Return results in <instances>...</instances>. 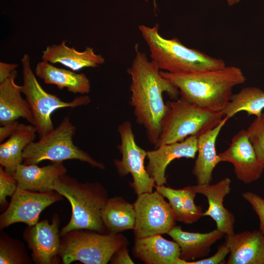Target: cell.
<instances>
[{
    "label": "cell",
    "mask_w": 264,
    "mask_h": 264,
    "mask_svg": "<svg viewBox=\"0 0 264 264\" xmlns=\"http://www.w3.org/2000/svg\"><path fill=\"white\" fill-rule=\"evenodd\" d=\"M35 74L46 84L54 85L59 89L64 88L74 94L88 93L90 83L84 73L59 68L44 61L39 62L35 69Z\"/></svg>",
    "instance_id": "obj_23"
},
{
    "label": "cell",
    "mask_w": 264,
    "mask_h": 264,
    "mask_svg": "<svg viewBox=\"0 0 264 264\" xmlns=\"http://www.w3.org/2000/svg\"><path fill=\"white\" fill-rule=\"evenodd\" d=\"M32 259L28 256L24 243L1 232L0 235V264H30Z\"/></svg>",
    "instance_id": "obj_28"
},
{
    "label": "cell",
    "mask_w": 264,
    "mask_h": 264,
    "mask_svg": "<svg viewBox=\"0 0 264 264\" xmlns=\"http://www.w3.org/2000/svg\"><path fill=\"white\" fill-rule=\"evenodd\" d=\"M179 90L181 98L215 111H222L231 100L233 88L245 81L242 70L235 66L189 73L160 71Z\"/></svg>",
    "instance_id": "obj_2"
},
{
    "label": "cell",
    "mask_w": 264,
    "mask_h": 264,
    "mask_svg": "<svg viewBox=\"0 0 264 264\" xmlns=\"http://www.w3.org/2000/svg\"><path fill=\"white\" fill-rule=\"evenodd\" d=\"M17 71L0 83V124L1 126L12 123L20 118L26 119L34 126V116L30 105L21 95V86L16 84Z\"/></svg>",
    "instance_id": "obj_18"
},
{
    "label": "cell",
    "mask_w": 264,
    "mask_h": 264,
    "mask_svg": "<svg viewBox=\"0 0 264 264\" xmlns=\"http://www.w3.org/2000/svg\"><path fill=\"white\" fill-rule=\"evenodd\" d=\"M35 126L20 123L17 129L4 142L0 145V164L13 176L18 165L23 162L24 148L36 137Z\"/></svg>",
    "instance_id": "obj_24"
},
{
    "label": "cell",
    "mask_w": 264,
    "mask_h": 264,
    "mask_svg": "<svg viewBox=\"0 0 264 264\" xmlns=\"http://www.w3.org/2000/svg\"><path fill=\"white\" fill-rule=\"evenodd\" d=\"M264 109V91L257 87H245L233 94L230 101L222 111L229 119L237 113L244 111L248 116H256Z\"/></svg>",
    "instance_id": "obj_27"
},
{
    "label": "cell",
    "mask_w": 264,
    "mask_h": 264,
    "mask_svg": "<svg viewBox=\"0 0 264 264\" xmlns=\"http://www.w3.org/2000/svg\"><path fill=\"white\" fill-rule=\"evenodd\" d=\"M246 131L259 160L264 165V112L256 116Z\"/></svg>",
    "instance_id": "obj_29"
},
{
    "label": "cell",
    "mask_w": 264,
    "mask_h": 264,
    "mask_svg": "<svg viewBox=\"0 0 264 264\" xmlns=\"http://www.w3.org/2000/svg\"><path fill=\"white\" fill-rule=\"evenodd\" d=\"M17 120L10 123L1 126L0 128V142L1 143L9 137L17 129L19 125Z\"/></svg>",
    "instance_id": "obj_34"
},
{
    "label": "cell",
    "mask_w": 264,
    "mask_h": 264,
    "mask_svg": "<svg viewBox=\"0 0 264 264\" xmlns=\"http://www.w3.org/2000/svg\"><path fill=\"white\" fill-rule=\"evenodd\" d=\"M133 256L147 264H177L180 248L176 242L165 239L161 235L135 238Z\"/></svg>",
    "instance_id": "obj_19"
},
{
    "label": "cell",
    "mask_w": 264,
    "mask_h": 264,
    "mask_svg": "<svg viewBox=\"0 0 264 264\" xmlns=\"http://www.w3.org/2000/svg\"><path fill=\"white\" fill-rule=\"evenodd\" d=\"M59 256L63 264H106L128 240L121 234H102L88 229L71 230L61 236Z\"/></svg>",
    "instance_id": "obj_6"
},
{
    "label": "cell",
    "mask_w": 264,
    "mask_h": 264,
    "mask_svg": "<svg viewBox=\"0 0 264 264\" xmlns=\"http://www.w3.org/2000/svg\"><path fill=\"white\" fill-rule=\"evenodd\" d=\"M164 197L157 191L137 195L133 203L135 212V238L167 234L176 220Z\"/></svg>",
    "instance_id": "obj_10"
},
{
    "label": "cell",
    "mask_w": 264,
    "mask_h": 264,
    "mask_svg": "<svg viewBox=\"0 0 264 264\" xmlns=\"http://www.w3.org/2000/svg\"><path fill=\"white\" fill-rule=\"evenodd\" d=\"M197 140V136H190L182 141L162 144L154 150L147 151L146 171L156 185L167 183L166 169L173 160L182 157L195 158L198 151Z\"/></svg>",
    "instance_id": "obj_14"
},
{
    "label": "cell",
    "mask_w": 264,
    "mask_h": 264,
    "mask_svg": "<svg viewBox=\"0 0 264 264\" xmlns=\"http://www.w3.org/2000/svg\"><path fill=\"white\" fill-rule=\"evenodd\" d=\"M52 190L65 197L72 209L70 220L61 229L60 236L75 229L107 233L101 212L109 198L107 190L101 184L79 182L65 174L54 182Z\"/></svg>",
    "instance_id": "obj_3"
},
{
    "label": "cell",
    "mask_w": 264,
    "mask_h": 264,
    "mask_svg": "<svg viewBox=\"0 0 264 264\" xmlns=\"http://www.w3.org/2000/svg\"><path fill=\"white\" fill-rule=\"evenodd\" d=\"M21 63L23 80L21 90L30 105L39 138L47 134L54 129L51 115L55 110L86 106L90 102L88 95L76 97L71 101L66 102L47 92L39 84L31 68L28 55H23Z\"/></svg>",
    "instance_id": "obj_8"
},
{
    "label": "cell",
    "mask_w": 264,
    "mask_h": 264,
    "mask_svg": "<svg viewBox=\"0 0 264 264\" xmlns=\"http://www.w3.org/2000/svg\"><path fill=\"white\" fill-rule=\"evenodd\" d=\"M76 127L69 117L63 118L60 124L47 134L32 142L24 149L23 163L37 164L44 160L53 162L66 160H78L89 164L91 167L104 170L103 163L93 158L88 153L75 145L73 137Z\"/></svg>",
    "instance_id": "obj_7"
},
{
    "label": "cell",
    "mask_w": 264,
    "mask_h": 264,
    "mask_svg": "<svg viewBox=\"0 0 264 264\" xmlns=\"http://www.w3.org/2000/svg\"><path fill=\"white\" fill-rule=\"evenodd\" d=\"M117 130L121 139L117 149L122 154L121 160L114 161L118 174L122 176L131 175L133 181L130 185L137 195L152 192L155 183L145 167L147 151L137 144L129 121L119 125Z\"/></svg>",
    "instance_id": "obj_9"
},
{
    "label": "cell",
    "mask_w": 264,
    "mask_h": 264,
    "mask_svg": "<svg viewBox=\"0 0 264 264\" xmlns=\"http://www.w3.org/2000/svg\"><path fill=\"white\" fill-rule=\"evenodd\" d=\"M101 218L107 233L116 234L133 230L135 221L133 204L121 197L109 198L102 210Z\"/></svg>",
    "instance_id": "obj_26"
},
{
    "label": "cell",
    "mask_w": 264,
    "mask_h": 264,
    "mask_svg": "<svg viewBox=\"0 0 264 264\" xmlns=\"http://www.w3.org/2000/svg\"><path fill=\"white\" fill-rule=\"evenodd\" d=\"M154 187L156 191L168 200L176 221L192 224L202 216L201 206L196 205L194 202L197 193L192 186L179 189H173L164 185H155Z\"/></svg>",
    "instance_id": "obj_25"
},
{
    "label": "cell",
    "mask_w": 264,
    "mask_h": 264,
    "mask_svg": "<svg viewBox=\"0 0 264 264\" xmlns=\"http://www.w3.org/2000/svg\"><path fill=\"white\" fill-rule=\"evenodd\" d=\"M240 0H227L229 5L232 6L239 2Z\"/></svg>",
    "instance_id": "obj_36"
},
{
    "label": "cell",
    "mask_w": 264,
    "mask_h": 264,
    "mask_svg": "<svg viewBox=\"0 0 264 264\" xmlns=\"http://www.w3.org/2000/svg\"><path fill=\"white\" fill-rule=\"evenodd\" d=\"M18 187L17 182L13 176L7 173L3 167H0V207L3 211L9 204L7 197H12Z\"/></svg>",
    "instance_id": "obj_30"
},
{
    "label": "cell",
    "mask_w": 264,
    "mask_h": 264,
    "mask_svg": "<svg viewBox=\"0 0 264 264\" xmlns=\"http://www.w3.org/2000/svg\"><path fill=\"white\" fill-rule=\"evenodd\" d=\"M135 55L127 69L130 75V104L137 123L144 127L149 141L154 146L161 132L162 121L167 106L163 99L165 92L173 100L178 99V89L163 77L156 64L135 47Z\"/></svg>",
    "instance_id": "obj_1"
},
{
    "label": "cell",
    "mask_w": 264,
    "mask_h": 264,
    "mask_svg": "<svg viewBox=\"0 0 264 264\" xmlns=\"http://www.w3.org/2000/svg\"><path fill=\"white\" fill-rule=\"evenodd\" d=\"M229 248L224 244L218 248L217 252L210 257L189 262L179 259L178 264H224L226 256L229 253Z\"/></svg>",
    "instance_id": "obj_32"
},
{
    "label": "cell",
    "mask_w": 264,
    "mask_h": 264,
    "mask_svg": "<svg viewBox=\"0 0 264 264\" xmlns=\"http://www.w3.org/2000/svg\"><path fill=\"white\" fill-rule=\"evenodd\" d=\"M167 110L155 148L164 144L184 140L190 136H199L216 127L224 117L215 111L190 103L183 99L166 102Z\"/></svg>",
    "instance_id": "obj_5"
},
{
    "label": "cell",
    "mask_w": 264,
    "mask_h": 264,
    "mask_svg": "<svg viewBox=\"0 0 264 264\" xmlns=\"http://www.w3.org/2000/svg\"><path fill=\"white\" fill-rule=\"evenodd\" d=\"M242 197L250 204L257 214L260 222V230L264 235V199L251 192L243 193Z\"/></svg>",
    "instance_id": "obj_31"
},
{
    "label": "cell",
    "mask_w": 264,
    "mask_h": 264,
    "mask_svg": "<svg viewBox=\"0 0 264 264\" xmlns=\"http://www.w3.org/2000/svg\"><path fill=\"white\" fill-rule=\"evenodd\" d=\"M231 180L225 177L215 184H197L193 186L196 193L205 196L208 200V208L202 216L210 217L216 223L217 228L225 235L235 233V217L223 205L224 197L230 192Z\"/></svg>",
    "instance_id": "obj_15"
},
{
    "label": "cell",
    "mask_w": 264,
    "mask_h": 264,
    "mask_svg": "<svg viewBox=\"0 0 264 264\" xmlns=\"http://www.w3.org/2000/svg\"><path fill=\"white\" fill-rule=\"evenodd\" d=\"M18 66L16 64L0 62V83L7 79Z\"/></svg>",
    "instance_id": "obj_35"
},
{
    "label": "cell",
    "mask_w": 264,
    "mask_h": 264,
    "mask_svg": "<svg viewBox=\"0 0 264 264\" xmlns=\"http://www.w3.org/2000/svg\"><path fill=\"white\" fill-rule=\"evenodd\" d=\"M66 43V41H63L58 44L46 46L43 51L42 60L52 64H61L74 71L85 67H96L105 63L104 58L95 53L93 48L87 47L85 50L78 51Z\"/></svg>",
    "instance_id": "obj_20"
},
{
    "label": "cell",
    "mask_w": 264,
    "mask_h": 264,
    "mask_svg": "<svg viewBox=\"0 0 264 264\" xmlns=\"http://www.w3.org/2000/svg\"><path fill=\"white\" fill-rule=\"evenodd\" d=\"M67 170L63 162L39 167L37 164L18 165L13 174L17 187L21 189L38 192H46L52 190L54 182L61 176L66 174Z\"/></svg>",
    "instance_id": "obj_17"
},
{
    "label": "cell",
    "mask_w": 264,
    "mask_h": 264,
    "mask_svg": "<svg viewBox=\"0 0 264 264\" xmlns=\"http://www.w3.org/2000/svg\"><path fill=\"white\" fill-rule=\"evenodd\" d=\"M112 264H133V261L129 255L127 245L118 249L113 255L110 261Z\"/></svg>",
    "instance_id": "obj_33"
},
{
    "label": "cell",
    "mask_w": 264,
    "mask_h": 264,
    "mask_svg": "<svg viewBox=\"0 0 264 264\" xmlns=\"http://www.w3.org/2000/svg\"><path fill=\"white\" fill-rule=\"evenodd\" d=\"M227 264H264V235L260 230L225 235Z\"/></svg>",
    "instance_id": "obj_16"
},
{
    "label": "cell",
    "mask_w": 264,
    "mask_h": 264,
    "mask_svg": "<svg viewBox=\"0 0 264 264\" xmlns=\"http://www.w3.org/2000/svg\"><path fill=\"white\" fill-rule=\"evenodd\" d=\"M220 162L231 163L237 178L245 184L257 180L264 170L245 130L239 131L232 138L229 147L218 154Z\"/></svg>",
    "instance_id": "obj_13"
},
{
    "label": "cell",
    "mask_w": 264,
    "mask_h": 264,
    "mask_svg": "<svg viewBox=\"0 0 264 264\" xmlns=\"http://www.w3.org/2000/svg\"><path fill=\"white\" fill-rule=\"evenodd\" d=\"M148 0H146V1H147Z\"/></svg>",
    "instance_id": "obj_37"
},
{
    "label": "cell",
    "mask_w": 264,
    "mask_h": 264,
    "mask_svg": "<svg viewBox=\"0 0 264 264\" xmlns=\"http://www.w3.org/2000/svg\"><path fill=\"white\" fill-rule=\"evenodd\" d=\"M7 207L0 216V228L22 222L33 226L38 222L41 212L53 203L63 199L55 191L38 192L17 188Z\"/></svg>",
    "instance_id": "obj_11"
},
{
    "label": "cell",
    "mask_w": 264,
    "mask_h": 264,
    "mask_svg": "<svg viewBox=\"0 0 264 264\" xmlns=\"http://www.w3.org/2000/svg\"><path fill=\"white\" fill-rule=\"evenodd\" d=\"M158 28V24L151 27L144 25L138 26L149 47L152 61L160 70L181 73L219 69L226 66L222 60L187 47L176 38H163Z\"/></svg>",
    "instance_id": "obj_4"
},
{
    "label": "cell",
    "mask_w": 264,
    "mask_h": 264,
    "mask_svg": "<svg viewBox=\"0 0 264 264\" xmlns=\"http://www.w3.org/2000/svg\"><path fill=\"white\" fill-rule=\"evenodd\" d=\"M228 119L224 116L216 127L198 137V154L192 171L198 184H210L212 180L213 170L220 162L216 151L217 139Z\"/></svg>",
    "instance_id": "obj_21"
},
{
    "label": "cell",
    "mask_w": 264,
    "mask_h": 264,
    "mask_svg": "<svg viewBox=\"0 0 264 264\" xmlns=\"http://www.w3.org/2000/svg\"><path fill=\"white\" fill-rule=\"evenodd\" d=\"M60 219L54 214L49 223L44 220L33 226H28L23 236L31 250L32 259L38 264H56L61 261L59 256L60 234Z\"/></svg>",
    "instance_id": "obj_12"
},
{
    "label": "cell",
    "mask_w": 264,
    "mask_h": 264,
    "mask_svg": "<svg viewBox=\"0 0 264 264\" xmlns=\"http://www.w3.org/2000/svg\"><path fill=\"white\" fill-rule=\"evenodd\" d=\"M180 248L179 258L184 261L203 258L210 253L212 245L225 234L217 228L206 233L183 231L174 226L168 233Z\"/></svg>",
    "instance_id": "obj_22"
}]
</instances>
